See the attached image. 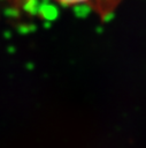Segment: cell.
<instances>
[{"mask_svg":"<svg viewBox=\"0 0 146 148\" xmlns=\"http://www.w3.org/2000/svg\"><path fill=\"white\" fill-rule=\"evenodd\" d=\"M62 7H83L89 9L100 21L105 22L113 17L123 0H49Z\"/></svg>","mask_w":146,"mask_h":148,"instance_id":"cell-1","label":"cell"}]
</instances>
